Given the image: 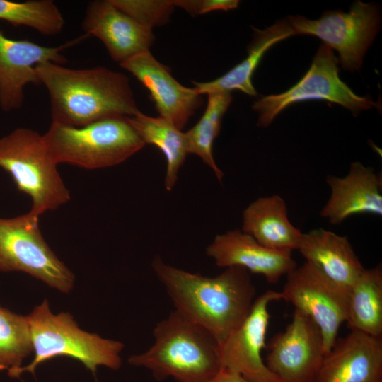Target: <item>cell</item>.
<instances>
[{
	"mask_svg": "<svg viewBox=\"0 0 382 382\" xmlns=\"http://www.w3.org/2000/svg\"><path fill=\"white\" fill-rule=\"evenodd\" d=\"M206 109L199 121L185 132L189 154L200 158L221 181L224 173L216 165L213 156V144L221 129L223 117L228 108L232 96L229 92L212 93L207 95Z\"/></svg>",
	"mask_w": 382,
	"mask_h": 382,
	"instance_id": "cell-24",
	"label": "cell"
},
{
	"mask_svg": "<svg viewBox=\"0 0 382 382\" xmlns=\"http://www.w3.org/2000/svg\"><path fill=\"white\" fill-rule=\"evenodd\" d=\"M26 318L34 358L26 366L18 368L12 378H18L25 371L34 374L39 364L57 357L77 359L93 374L99 366L112 370L120 368L122 342L81 330L69 313L53 314L47 299Z\"/></svg>",
	"mask_w": 382,
	"mask_h": 382,
	"instance_id": "cell-4",
	"label": "cell"
},
{
	"mask_svg": "<svg viewBox=\"0 0 382 382\" xmlns=\"http://www.w3.org/2000/svg\"><path fill=\"white\" fill-rule=\"evenodd\" d=\"M46 88L53 122L82 127L115 116L140 112L129 78L104 66L69 69L46 62L35 67Z\"/></svg>",
	"mask_w": 382,
	"mask_h": 382,
	"instance_id": "cell-2",
	"label": "cell"
},
{
	"mask_svg": "<svg viewBox=\"0 0 382 382\" xmlns=\"http://www.w3.org/2000/svg\"><path fill=\"white\" fill-rule=\"evenodd\" d=\"M43 136L57 164L66 163L86 169L117 165L145 146L125 116L110 117L82 127L52 122Z\"/></svg>",
	"mask_w": 382,
	"mask_h": 382,
	"instance_id": "cell-5",
	"label": "cell"
},
{
	"mask_svg": "<svg viewBox=\"0 0 382 382\" xmlns=\"http://www.w3.org/2000/svg\"><path fill=\"white\" fill-rule=\"evenodd\" d=\"M0 271L25 272L63 293L72 289L75 279L45 241L39 217L29 212L0 218Z\"/></svg>",
	"mask_w": 382,
	"mask_h": 382,
	"instance_id": "cell-8",
	"label": "cell"
},
{
	"mask_svg": "<svg viewBox=\"0 0 382 382\" xmlns=\"http://www.w3.org/2000/svg\"><path fill=\"white\" fill-rule=\"evenodd\" d=\"M153 334L154 345L128 363L150 370L157 381L209 382L222 367L215 339L175 311L156 324Z\"/></svg>",
	"mask_w": 382,
	"mask_h": 382,
	"instance_id": "cell-3",
	"label": "cell"
},
{
	"mask_svg": "<svg viewBox=\"0 0 382 382\" xmlns=\"http://www.w3.org/2000/svg\"><path fill=\"white\" fill-rule=\"evenodd\" d=\"M282 293L284 301L308 316L318 327L325 354L337 339L347 316L348 294L305 262L286 275Z\"/></svg>",
	"mask_w": 382,
	"mask_h": 382,
	"instance_id": "cell-10",
	"label": "cell"
},
{
	"mask_svg": "<svg viewBox=\"0 0 382 382\" xmlns=\"http://www.w3.org/2000/svg\"><path fill=\"white\" fill-rule=\"evenodd\" d=\"M31 352L33 345L26 316L0 306V371H7L12 378Z\"/></svg>",
	"mask_w": 382,
	"mask_h": 382,
	"instance_id": "cell-26",
	"label": "cell"
},
{
	"mask_svg": "<svg viewBox=\"0 0 382 382\" xmlns=\"http://www.w3.org/2000/svg\"><path fill=\"white\" fill-rule=\"evenodd\" d=\"M151 267L175 311L207 330L219 345L243 323L256 299L250 273L241 267L207 277L168 265L158 256Z\"/></svg>",
	"mask_w": 382,
	"mask_h": 382,
	"instance_id": "cell-1",
	"label": "cell"
},
{
	"mask_svg": "<svg viewBox=\"0 0 382 382\" xmlns=\"http://www.w3.org/2000/svg\"><path fill=\"white\" fill-rule=\"evenodd\" d=\"M288 21L296 35L320 38L337 51L338 62L345 71H359L363 59L381 27V13L376 4L355 1L349 12L327 11L311 20L302 16H289Z\"/></svg>",
	"mask_w": 382,
	"mask_h": 382,
	"instance_id": "cell-9",
	"label": "cell"
},
{
	"mask_svg": "<svg viewBox=\"0 0 382 382\" xmlns=\"http://www.w3.org/2000/svg\"><path fill=\"white\" fill-rule=\"evenodd\" d=\"M206 253L218 267H241L262 275L270 284L277 283L297 266L292 251L265 247L240 229L217 235Z\"/></svg>",
	"mask_w": 382,
	"mask_h": 382,
	"instance_id": "cell-17",
	"label": "cell"
},
{
	"mask_svg": "<svg viewBox=\"0 0 382 382\" xmlns=\"http://www.w3.org/2000/svg\"><path fill=\"white\" fill-rule=\"evenodd\" d=\"M127 120L145 144L156 146L164 154L167 163L164 185L170 191L189 154L185 132L163 117L148 116L141 111Z\"/></svg>",
	"mask_w": 382,
	"mask_h": 382,
	"instance_id": "cell-22",
	"label": "cell"
},
{
	"mask_svg": "<svg viewBox=\"0 0 382 382\" xmlns=\"http://www.w3.org/2000/svg\"><path fill=\"white\" fill-rule=\"evenodd\" d=\"M253 40L248 47V55L224 75L208 82L193 81L200 95L238 90L251 96L257 95L252 76L264 54L274 45L295 35L288 20H281L264 30L253 28Z\"/></svg>",
	"mask_w": 382,
	"mask_h": 382,
	"instance_id": "cell-21",
	"label": "cell"
},
{
	"mask_svg": "<svg viewBox=\"0 0 382 382\" xmlns=\"http://www.w3.org/2000/svg\"><path fill=\"white\" fill-rule=\"evenodd\" d=\"M82 28L86 35L100 40L112 60L119 64L149 51L155 39L151 29L118 9L110 0L90 1Z\"/></svg>",
	"mask_w": 382,
	"mask_h": 382,
	"instance_id": "cell-15",
	"label": "cell"
},
{
	"mask_svg": "<svg viewBox=\"0 0 382 382\" xmlns=\"http://www.w3.org/2000/svg\"><path fill=\"white\" fill-rule=\"evenodd\" d=\"M241 231L265 247L297 250L303 233L290 221L285 201L279 195L261 197L243 212Z\"/></svg>",
	"mask_w": 382,
	"mask_h": 382,
	"instance_id": "cell-20",
	"label": "cell"
},
{
	"mask_svg": "<svg viewBox=\"0 0 382 382\" xmlns=\"http://www.w3.org/2000/svg\"><path fill=\"white\" fill-rule=\"evenodd\" d=\"M120 66L149 90L159 116L180 130L203 103L202 95L194 87L181 85L171 75L169 68L150 51L136 55Z\"/></svg>",
	"mask_w": 382,
	"mask_h": 382,
	"instance_id": "cell-14",
	"label": "cell"
},
{
	"mask_svg": "<svg viewBox=\"0 0 382 382\" xmlns=\"http://www.w3.org/2000/svg\"><path fill=\"white\" fill-rule=\"evenodd\" d=\"M297 250L307 263L347 294L365 269L347 236L324 228L303 233Z\"/></svg>",
	"mask_w": 382,
	"mask_h": 382,
	"instance_id": "cell-19",
	"label": "cell"
},
{
	"mask_svg": "<svg viewBox=\"0 0 382 382\" xmlns=\"http://www.w3.org/2000/svg\"><path fill=\"white\" fill-rule=\"evenodd\" d=\"M326 182L331 194L320 215L331 224L357 214L382 215V177L373 168L352 162L345 176L328 175Z\"/></svg>",
	"mask_w": 382,
	"mask_h": 382,
	"instance_id": "cell-18",
	"label": "cell"
},
{
	"mask_svg": "<svg viewBox=\"0 0 382 382\" xmlns=\"http://www.w3.org/2000/svg\"><path fill=\"white\" fill-rule=\"evenodd\" d=\"M313 382H382V337L354 330L337 337Z\"/></svg>",
	"mask_w": 382,
	"mask_h": 382,
	"instance_id": "cell-16",
	"label": "cell"
},
{
	"mask_svg": "<svg viewBox=\"0 0 382 382\" xmlns=\"http://www.w3.org/2000/svg\"><path fill=\"white\" fill-rule=\"evenodd\" d=\"M284 299L282 291L272 290L255 299L245 319L219 345L222 366L233 370L250 382H282L267 368L262 352L266 348L269 306Z\"/></svg>",
	"mask_w": 382,
	"mask_h": 382,
	"instance_id": "cell-12",
	"label": "cell"
},
{
	"mask_svg": "<svg viewBox=\"0 0 382 382\" xmlns=\"http://www.w3.org/2000/svg\"><path fill=\"white\" fill-rule=\"evenodd\" d=\"M338 59L325 44L317 50L308 71L294 86L279 94L263 96L255 101L258 114L257 125L267 127L285 108L299 102L323 100L349 110L354 116L378 106L369 96L354 93L339 76Z\"/></svg>",
	"mask_w": 382,
	"mask_h": 382,
	"instance_id": "cell-7",
	"label": "cell"
},
{
	"mask_svg": "<svg viewBox=\"0 0 382 382\" xmlns=\"http://www.w3.org/2000/svg\"><path fill=\"white\" fill-rule=\"evenodd\" d=\"M118 9L151 29L166 23L175 6L173 0H110Z\"/></svg>",
	"mask_w": 382,
	"mask_h": 382,
	"instance_id": "cell-27",
	"label": "cell"
},
{
	"mask_svg": "<svg viewBox=\"0 0 382 382\" xmlns=\"http://www.w3.org/2000/svg\"><path fill=\"white\" fill-rule=\"evenodd\" d=\"M265 364L282 382H313L325 356L317 325L294 310L284 331L266 344Z\"/></svg>",
	"mask_w": 382,
	"mask_h": 382,
	"instance_id": "cell-11",
	"label": "cell"
},
{
	"mask_svg": "<svg viewBox=\"0 0 382 382\" xmlns=\"http://www.w3.org/2000/svg\"><path fill=\"white\" fill-rule=\"evenodd\" d=\"M57 166L44 136L33 129L18 127L0 138V168L30 197L29 212L36 216L71 199Z\"/></svg>",
	"mask_w": 382,
	"mask_h": 382,
	"instance_id": "cell-6",
	"label": "cell"
},
{
	"mask_svg": "<svg viewBox=\"0 0 382 382\" xmlns=\"http://www.w3.org/2000/svg\"><path fill=\"white\" fill-rule=\"evenodd\" d=\"M350 330L382 337V270L364 269L348 294L346 322Z\"/></svg>",
	"mask_w": 382,
	"mask_h": 382,
	"instance_id": "cell-23",
	"label": "cell"
},
{
	"mask_svg": "<svg viewBox=\"0 0 382 382\" xmlns=\"http://www.w3.org/2000/svg\"><path fill=\"white\" fill-rule=\"evenodd\" d=\"M0 20L13 26L28 27L50 36L60 33L64 25L62 13L51 0L24 2L0 0Z\"/></svg>",
	"mask_w": 382,
	"mask_h": 382,
	"instance_id": "cell-25",
	"label": "cell"
},
{
	"mask_svg": "<svg viewBox=\"0 0 382 382\" xmlns=\"http://www.w3.org/2000/svg\"><path fill=\"white\" fill-rule=\"evenodd\" d=\"M209 382H250L238 373L222 366Z\"/></svg>",
	"mask_w": 382,
	"mask_h": 382,
	"instance_id": "cell-29",
	"label": "cell"
},
{
	"mask_svg": "<svg viewBox=\"0 0 382 382\" xmlns=\"http://www.w3.org/2000/svg\"><path fill=\"white\" fill-rule=\"evenodd\" d=\"M96 382H98V381H96Z\"/></svg>",
	"mask_w": 382,
	"mask_h": 382,
	"instance_id": "cell-30",
	"label": "cell"
},
{
	"mask_svg": "<svg viewBox=\"0 0 382 382\" xmlns=\"http://www.w3.org/2000/svg\"><path fill=\"white\" fill-rule=\"evenodd\" d=\"M83 37L58 47H46L26 40L8 37L0 30V108L10 112L19 109L24 100V88L40 84L35 66L46 62H66L61 52Z\"/></svg>",
	"mask_w": 382,
	"mask_h": 382,
	"instance_id": "cell-13",
	"label": "cell"
},
{
	"mask_svg": "<svg viewBox=\"0 0 382 382\" xmlns=\"http://www.w3.org/2000/svg\"><path fill=\"white\" fill-rule=\"evenodd\" d=\"M175 7H180L192 16L202 15L214 11H228L238 7V0H173Z\"/></svg>",
	"mask_w": 382,
	"mask_h": 382,
	"instance_id": "cell-28",
	"label": "cell"
}]
</instances>
